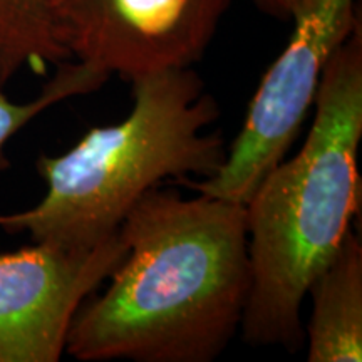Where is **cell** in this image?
I'll return each instance as SVG.
<instances>
[{
    "instance_id": "1",
    "label": "cell",
    "mask_w": 362,
    "mask_h": 362,
    "mask_svg": "<svg viewBox=\"0 0 362 362\" xmlns=\"http://www.w3.org/2000/svg\"><path fill=\"white\" fill-rule=\"evenodd\" d=\"M126 252L72 319L78 361L210 362L242 324L250 262L245 205L153 188L119 226Z\"/></svg>"
},
{
    "instance_id": "4",
    "label": "cell",
    "mask_w": 362,
    "mask_h": 362,
    "mask_svg": "<svg viewBox=\"0 0 362 362\" xmlns=\"http://www.w3.org/2000/svg\"><path fill=\"white\" fill-rule=\"evenodd\" d=\"M292 21L291 40L265 72L220 168L185 181L193 192L242 205L250 200L297 138L330 56L361 22L354 0H304Z\"/></svg>"
},
{
    "instance_id": "6",
    "label": "cell",
    "mask_w": 362,
    "mask_h": 362,
    "mask_svg": "<svg viewBox=\"0 0 362 362\" xmlns=\"http://www.w3.org/2000/svg\"><path fill=\"white\" fill-rule=\"evenodd\" d=\"M126 252L119 230L90 248L0 253V362H57L76 312Z\"/></svg>"
},
{
    "instance_id": "2",
    "label": "cell",
    "mask_w": 362,
    "mask_h": 362,
    "mask_svg": "<svg viewBox=\"0 0 362 362\" xmlns=\"http://www.w3.org/2000/svg\"><path fill=\"white\" fill-rule=\"evenodd\" d=\"M304 146L280 161L245 203L250 291L240 329L252 346L296 352L302 302L361 210V22L324 67Z\"/></svg>"
},
{
    "instance_id": "5",
    "label": "cell",
    "mask_w": 362,
    "mask_h": 362,
    "mask_svg": "<svg viewBox=\"0 0 362 362\" xmlns=\"http://www.w3.org/2000/svg\"><path fill=\"white\" fill-rule=\"evenodd\" d=\"M230 0H51L67 61L134 81L192 67Z\"/></svg>"
},
{
    "instance_id": "10",
    "label": "cell",
    "mask_w": 362,
    "mask_h": 362,
    "mask_svg": "<svg viewBox=\"0 0 362 362\" xmlns=\"http://www.w3.org/2000/svg\"><path fill=\"white\" fill-rule=\"evenodd\" d=\"M302 2L304 0H255L262 11L269 12L270 16L279 17V19H292Z\"/></svg>"
},
{
    "instance_id": "3",
    "label": "cell",
    "mask_w": 362,
    "mask_h": 362,
    "mask_svg": "<svg viewBox=\"0 0 362 362\" xmlns=\"http://www.w3.org/2000/svg\"><path fill=\"white\" fill-rule=\"evenodd\" d=\"M133 110L99 126L69 151L40 156L47 192L37 205L0 215V228L35 243L90 248L117 233L131 208L165 180L210 178L225 160L223 136L208 131L218 104L192 67L131 81Z\"/></svg>"
},
{
    "instance_id": "7",
    "label": "cell",
    "mask_w": 362,
    "mask_h": 362,
    "mask_svg": "<svg viewBox=\"0 0 362 362\" xmlns=\"http://www.w3.org/2000/svg\"><path fill=\"white\" fill-rule=\"evenodd\" d=\"M312 314L305 330L307 361H362V245L354 233L341 245L307 288Z\"/></svg>"
},
{
    "instance_id": "9",
    "label": "cell",
    "mask_w": 362,
    "mask_h": 362,
    "mask_svg": "<svg viewBox=\"0 0 362 362\" xmlns=\"http://www.w3.org/2000/svg\"><path fill=\"white\" fill-rule=\"evenodd\" d=\"M56 74L49 79L37 98L29 103H16L0 90V171L8 168L6 146L19 131L40 112L74 96H83L98 90L106 83L107 76L86 67L79 62L64 61L56 66Z\"/></svg>"
},
{
    "instance_id": "8",
    "label": "cell",
    "mask_w": 362,
    "mask_h": 362,
    "mask_svg": "<svg viewBox=\"0 0 362 362\" xmlns=\"http://www.w3.org/2000/svg\"><path fill=\"white\" fill-rule=\"evenodd\" d=\"M67 59L51 0H0V89L22 69L44 74Z\"/></svg>"
}]
</instances>
